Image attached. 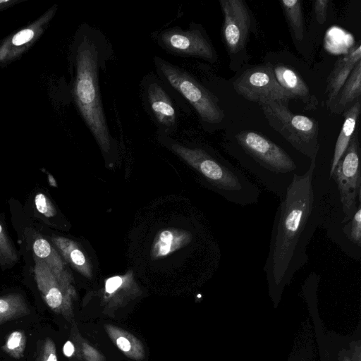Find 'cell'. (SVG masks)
I'll return each mask as SVG.
<instances>
[{
	"mask_svg": "<svg viewBox=\"0 0 361 361\" xmlns=\"http://www.w3.org/2000/svg\"><path fill=\"white\" fill-rule=\"evenodd\" d=\"M316 159H311L303 175H293L276 212L264 270L276 285L290 280L307 263V247L322 223V207L312 183Z\"/></svg>",
	"mask_w": 361,
	"mask_h": 361,
	"instance_id": "1",
	"label": "cell"
},
{
	"mask_svg": "<svg viewBox=\"0 0 361 361\" xmlns=\"http://www.w3.org/2000/svg\"><path fill=\"white\" fill-rule=\"evenodd\" d=\"M34 36V32L30 29H25L14 35L12 39L13 44L20 46L29 42Z\"/></svg>",
	"mask_w": 361,
	"mask_h": 361,
	"instance_id": "28",
	"label": "cell"
},
{
	"mask_svg": "<svg viewBox=\"0 0 361 361\" xmlns=\"http://www.w3.org/2000/svg\"><path fill=\"white\" fill-rule=\"evenodd\" d=\"M36 257L42 259L56 276L68 288L69 274L59 252L47 240L39 237L32 243Z\"/></svg>",
	"mask_w": 361,
	"mask_h": 361,
	"instance_id": "17",
	"label": "cell"
},
{
	"mask_svg": "<svg viewBox=\"0 0 361 361\" xmlns=\"http://www.w3.org/2000/svg\"><path fill=\"white\" fill-rule=\"evenodd\" d=\"M360 152L356 130L331 176L338 186L343 222L351 219L361 202Z\"/></svg>",
	"mask_w": 361,
	"mask_h": 361,
	"instance_id": "7",
	"label": "cell"
},
{
	"mask_svg": "<svg viewBox=\"0 0 361 361\" xmlns=\"http://www.w3.org/2000/svg\"><path fill=\"white\" fill-rule=\"evenodd\" d=\"M143 103L159 128V131L169 135L178 128L177 114L173 103L159 78L149 74L142 82Z\"/></svg>",
	"mask_w": 361,
	"mask_h": 361,
	"instance_id": "11",
	"label": "cell"
},
{
	"mask_svg": "<svg viewBox=\"0 0 361 361\" xmlns=\"http://www.w3.org/2000/svg\"><path fill=\"white\" fill-rule=\"evenodd\" d=\"M329 0H317L314 1V10L317 20L319 23L323 24L326 20L327 9L329 4Z\"/></svg>",
	"mask_w": 361,
	"mask_h": 361,
	"instance_id": "27",
	"label": "cell"
},
{
	"mask_svg": "<svg viewBox=\"0 0 361 361\" xmlns=\"http://www.w3.org/2000/svg\"><path fill=\"white\" fill-rule=\"evenodd\" d=\"M25 341L24 334L21 331H13L6 342L7 352L15 357H20L23 353Z\"/></svg>",
	"mask_w": 361,
	"mask_h": 361,
	"instance_id": "24",
	"label": "cell"
},
{
	"mask_svg": "<svg viewBox=\"0 0 361 361\" xmlns=\"http://www.w3.org/2000/svg\"><path fill=\"white\" fill-rule=\"evenodd\" d=\"M288 102L267 100L258 103L270 126L295 149L312 159L317 155L319 124L306 116L292 113Z\"/></svg>",
	"mask_w": 361,
	"mask_h": 361,
	"instance_id": "6",
	"label": "cell"
},
{
	"mask_svg": "<svg viewBox=\"0 0 361 361\" xmlns=\"http://www.w3.org/2000/svg\"><path fill=\"white\" fill-rule=\"evenodd\" d=\"M361 202L358 204L357 208L353 217L345 225L344 232L350 242L354 245L361 246Z\"/></svg>",
	"mask_w": 361,
	"mask_h": 361,
	"instance_id": "23",
	"label": "cell"
},
{
	"mask_svg": "<svg viewBox=\"0 0 361 361\" xmlns=\"http://www.w3.org/2000/svg\"><path fill=\"white\" fill-rule=\"evenodd\" d=\"M116 343L118 347L123 351L127 352L130 350L131 345L128 339L124 337H119Z\"/></svg>",
	"mask_w": 361,
	"mask_h": 361,
	"instance_id": "30",
	"label": "cell"
},
{
	"mask_svg": "<svg viewBox=\"0 0 361 361\" xmlns=\"http://www.w3.org/2000/svg\"><path fill=\"white\" fill-rule=\"evenodd\" d=\"M244 153L254 161V176L280 199L285 195L297 166L280 146L260 133L243 130L235 136Z\"/></svg>",
	"mask_w": 361,
	"mask_h": 361,
	"instance_id": "4",
	"label": "cell"
},
{
	"mask_svg": "<svg viewBox=\"0 0 361 361\" xmlns=\"http://www.w3.org/2000/svg\"><path fill=\"white\" fill-rule=\"evenodd\" d=\"M219 3L224 15L223 40L230 57L237 56L245 51L253 30L252 13L242 0H220Z\"/></svg>",
	"mask_w": 361,
	"mask_h": 361,
	"instance_id": "10",
	"label": "cell"
},
{
	"mask_svg": "<svg viewBox=\"0 0 361 361\" xmlns=\"http://www.w3.org/2000/svg\"><path fill=\"white\" fill-rule=\"evenodd\" d=\"M122 284V279L120 276H114L109 279L105 285L106 291L112 293L116 290Z\"/></svg>",
	"mask_w": 361,
	"mask_h": 361,
	"instance_id": "29",
	"label": "cell"
},
{
	"mask_svg": "<svg viewBox=\"0 0 361 361\" xmlns=\"http://www.w3.org/2000/svg\"><path fill=\"white\" fill-rule=\"evenodd\" d=\"M280 4L294 37L302 40L305 26L301 1L283 0L280 1Z\"/></svg>",
	"mask_w": 361,
	"mask_h": 361,
	"instance_id": "20",
	"label": "cell"
},
{
	"mask_svg": "<svg viewBox=\"0 0 361 361\" xmlns=\"http://www.w3.org/2000/svg\"><path fill=\"white\" fill-rule=\"evenodd\" d=\"M360 94L361 61H359L328 109L331 113L341 114L350 103L360 98Z\"/></svg>",
	"mask_w": 361,
	"mask_h": 361,
	"instance_id": "16",
	"label": "cell"
},
{
	"mask_svg": "<svg viewBox=\"0 0 361 361\" xmlns=\"http://www.w3.org/2000/svg\"><path fill=\"white\" fill-rule=\"evenodd\" d=\"M233 85L238 94L257 104L267 100L289 102L293 99L279 84L272 65L269 63L245 70L233 80Z\"/></svg>",
	"mask_w": 361,
	"mask_h": 361,
	"instance_id": "9",
	"label": "cell"
},
{
	"mask_svg": "<svg viewBox=\"0 0 361 361\" xmlns=\"http://www.w3.org/2000/svg\"><path fill=\"white\" fill-rule=\"evenodd\" d=\"M360 109L361 103L360 98H359L354 102L353 105L348 106L343 113L345 120L335 145L330 167V178L340 159L346 150L351 137L355 132Z\"/></svg>",
	"mask_w": 361,
	"mask_h": 361,
	"instance_id": "15",
	"label": "cell"
},
{
	"mask_svg": "<svg viewBox=\"0 0 361 361\" xmlns=\"http://www.w3.org/2000/svg\"><path fill=\"white\" fill-rule=\"evenodd\" d=\"M272 69L281 87L288 92L293 99L300 100L305 110H315L317 108V98L294 69L282 64L272 66Z\"/></svg>",
	"mask_w": 361,
	"mask_h": 361,
	"instance_id": "13",
	"label": "cell"
},
{
	"mask_svg": "<svg viewBox=\"0 0 361 361\" xmlns=\"http://www.w3.org/2000/svg\"><path fill=\"white\" fill-rule=\"evenodd\" d=\"M171 150L195 169L228 201L240 206L257 203L260 195L258 186L238 169L216 158L199 147H189L158 132Z\"/></svg>",
	"mask_w": 361,
	"mask_h": 361,
	"instance_id": "3",
	"label": "cell"
},
{
	"mask_svg": "<svg viewBox=\"0 0 361 361\" xmlns=\"http://www.w3.org/2000/svg\"><path fill=\"white\" fill-rule=\"evenodd\" d=\"M39 361H58L54 343L49 338L42 346Z\"/></svg>",
	"mask_w": 361,
	"mask_h": 361,
	"instance_id": "26",
	"label": "cell"
},
{
	"mask_svg": "<svg viewBox=\"0 0 361 361\" xmlns=\"http://www.w3.org/2000/svg\"><path fill=\"white\" fill-rule=\"evenodd\" d=\"M190 234L178 230H165L158 236L153 246L152 255L154 257H161L187 244L190 240Z\"/></svg>",
	"mask_w": 361,
	"mask_h": 361,
	"instance_id": "18",
	"label": "cell"
},
{
	"mask_svg": "<svg viewBox=\"0 0 361 361\" xmlns=\"http://www.w3.org/2000/svg\"><path fill=\"white\" fill-rule=\"evenodd\" d=\"M51 241L63 257L75 269L85 274H89L85 256L73 241L59 236L52 237Z\"/></svg>",
	"mask_w": 361,
	"mask_h": 361,
	"instance_id": "19",
	"label": "cell"
},
{
	"mask_svg": "<svg viewBox=\"0 0 361 361\" xmlns=\"http://www.w3.org/2000/svg\"><path fill=\"white\" fill-rule=\"evenodd\" d=\"M35 203L37 210L43 215L51 217L55 215L56 211L50 200L42 193L36 195Z\"/></svg>",
	"mask_w": 361,
	"mask_h": 361,
	"instance_id": "25",
	"label": "cell"
},
{
	"mask_svg": "<svg viewBox=\"0 0 361 361\" xmlns=\"http://www.w3.org/2000/svg\"><path fill=\"white\" fill-rule=\"evenodd\" d=\"M159 45L166 51L180 56L198 57L209 62L216 61L211 41L200 25L191 23L190 28H169L156 35Z\"/></svg>",
	"mask_w": 361,
	"mask_h": 361,
	"instance_id": "8",
	"label": "cell"
},
{
	"mask_svg": "<svg viewBox=\"0 0 361 361\" xmlns=\"http://www.w3.org/2000/svg\"><path fill=\"white\" fill-rule=\"evenodd\" d=\"M18 259L13 242L0 223V266L2 269L9 268L17 263Z\"/></svg>",
	"mask_w": 361,
	"mask_h": 361,
	"instance_id": "22",
	"label": "cell"
},
{
	"mask_svg": "<svg viewBox=\"0 0 361 361\" xmlns=\"http://www.w3.org/2000/svg\"><path fill=\"white\" fill-rule=\"evenodd\" d=\"M27 312V306L20 295L10 294L0 297V323Z\"/></svg>",
	"mask_w": 361,
	"mask_h": 361,
	"instance_id": "21",
	"label": "cell"
},
{
	"mask_svg": "<svg viewBox=\"0 0 361 361\" xmlns=\"http://www.w3.org/2000/svg\"><path fill=\"white\" fill-rule=\"evenodd\" d=\"M154 59L159 79L192 106L202 125L218 124L223 121L225 114L217 97L195 77L163 59L155 56Z\"/></svg>",
	"mask_w": 361,
	"mask_h": 361,
	"instance_id": "5",
	"label": "cell"
},
{
	"mask_svg": "<svg viewBox=\"0 0 361 361\" xmlns=\"http://www.w3.org/2000/svg\"><path fill=\"white\" fill-rule=\"evenodd\" d=\"M361 59L360 42L336 62L326 80V102L327 108L336 98L356 63Z\"/></svg>",
	"mask_w": 361,
	"mask_h": 361,
	"instance_id": "14",
	"label": "cell"
},
{
	"mask_svg": "<svg viewBox=\"0 0 361 361\" xmlns=\"http://www.w3.org/2000/svg\"><path fill=\"white\" fill-rule=\"evenodd\" d=\"M74 352V346L71 341H67L63 346V353L67 357H71Z\"/></svg>",
	"mask_w": 361,
	"mask_h": 361,
	"instance_id": "31",
	"label": "cell"
},
{
	"mask_svg": "<svg viewBox=\"0 0 361 361\" xmlns=\"http://www.w3.org/2000/svg\"><path fill=\"white\" fill-rule=\"evenodd\" d=\"M34 274L37 287L47 305L59 310L64 305L68 288L51 271L42 259L35 257Z\"/></svg>",
	"mask_w": 361,
	"mask_h": 361,
	"instance_id": "12",
	"label": "cell"
},
{
	"mask_svg": "<svg viewBox=\"0 0 361 361\" xmlns=\"http://www.w3.org/2000/svg\"><path fill=\"white\" fill-rule=\"evenodd\" d=\"M79 49L76 97L84 119L102 152L109 153L114 140L110 134L103 109L99 71L111 54L104 35L94 27L86 28Z\"/></svg>",
	"mask_w": 361,
	"mask_h": 361,
	"instance_id": "2",
	"label": "cell"
}]
</instances>
